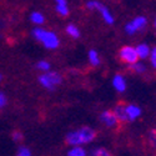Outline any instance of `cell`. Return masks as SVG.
I'll return each mask as SVG.
<instances>
[{"instance_id":"cell-10","label":"cell","mask_w":156,"mask_h":156,"mask_svg":"<svg viewBox=\"0 0 156 156\" xmlns=\"http://www.w3.org/2000/svg\"><path fill=\"white\" fill-rule=\"evenodd\" d=\"M116 115V118L120 122H126L129 121V118H127V112H126V105L124 102H119V105H116L115 109L112 110Z\"/></svg>"},{"instance_id":"cell-5","label":"cell","mask_w":156,"mask_h":156,"mask_svg":"<svg viewBox=\"0 0 156 156\" xmlns=\"http://www.w3.org/2000/svg\"><path fill=\"white\" fill-rule=\"evenodd\" d=\"M119 58L124 62H126L129 65H133L136 61H139V56H137V53H136V49L134 46H130V45L122 46L119 50Z\"/></svg>"},{"instance_id":"cell-26","label":"cell","mask_w":156,"mask_h":156,"mask_svg":"<svg viewBox=\"0 0 156 156\" xmlns=\"http://www.w3.org/2000/svg\"><path fill=\"white\" fill-rule=\"evenodd\" d=\"M2 80H3V75H2V74H0V81H2Z\"/></svg>"},{"instance_id":"cell-7","label":"cell","mask_w":156,"mask_h":156,"mask_svg":"<svg viewBox=\"0 0 156 156\" xmlns=\"http://www.w3.org/2000/svg\"><path fill=\"white\" fill-rule=\"evenodd\" d=\"M100 121L105 126H108V127H114V126L118 125V122H119L118 118H116V115H115V112L112 110L102 111L101 115H100Z\"/></svg>"},{"instance_id":"cell-4","label":"cell","mask_w":156,"mask_h":156,"mask_svg":"<svg viewBox=\"0 0 156 156\" xmlns=\"http://www.w3.org/2000/svg\"><path fill=\"white\" fill-rule=\"evenodd\" d=\"M147 25V19L145 16H136L131 21H129L125 25V33L127 35H134L137 31H141Z\"/></svg>"},{"instance_id":"cell-15","label":"cell","mask_w":156,"mask_h":156,"mask_svg":"<svg viewBox=\"0 0 156 156\" xmlns=\"http://www.w3.org/2000/svg\"><path fill=\"white\" fill-rule=\"evenodd\" d=\"M30 20H31V23H34V24L41 25V24H44L45 18H44V15L41 14V12L34 11V12H31V15H30Z\"/></svg>"},{"instance_id":"cell-25","label":"cell","mask_w":156,"mask_h":156,"mask_svg":"<svg viewBox=\"0 0 156 156\" xmlns=\"http://www.w3.org/2000/svg\"><path fill=\"white\" fill-rule=\"evenodd\" d=\"M154 27H155V29H156V16H155V20H154Z\"/></svg>"},{"instance_id":"cell-11","label":"cell","mask_w":156,"mask_h":156,"mask_svg":"<svg viewBox=\"0 0 156 156\" xmlns=\"http://www.w3.org/2000/svg\"><path fill=\"white\" fill-rule=\"evenodd\" d=\"M135 49H136V53H137L139 59H146V58L150 56V51H151V49H150V46H149L146 43H141V44H139Z\"/></svg>"},{"instance_id":"cell-8","label":"cell","mask_w":156,"mask_h":156,"mask_svg":"<svg viewBox=\"0 0 156 156\" xmlns=\"http://www.w3.org/2000/svg\"><path fill=\"white\" fill-rule=\"evenodd\" d=\"M126 112H127V118H129V121H135L137 118L141 116V108L135 105V104H127L126 105Z\"/></svg>"},{"instance_id":"cell-12","label":"cell","mask_w":156,"mask_h":156,"mask_svg":"<svg viewBox=\"0 0 156 156\" xmlns=\"http://www.w3.org/2000/svg\"><path fill=\"white\" fill-rule=\"evenodd\" d=\"M56 3V11L58 14L66 16L69 14V8H68V2L66 0H55Z\"/></svg>"},{"instance_id":"cell-19","label":"cell","mask_w":156,"mask_h":156,"mask_svg":"<svg viewBox=\"0 0 156 156\" xmlns=\"http://www.w3.org/2000/svg\"><path fill=\"white\" fill-rule=\"evenodd\" d=\"M147 139H149V142L152 147H156V127L155 129H151L150 131L147 133Z\"/></svg>"},{"instance_id":"cell-3","label":"cell","mask_w":156,"mask_h":156,"mask_svg":"<svg viewBox=\"0 0 156 156\" xmlns=\"http://www.w3.org/2000/svg\"><path fill=\"white\" fill-rule=\"evenodd\" d=\"M86 6L90 10L99 11L100 14H101V16H102V19H104V21H105L106 24H109V25H112L114 24L115 20H114V16H112V14L110 12V10L105 5H102L100 2H96V0H90V2L86 3Z\"/></svg>"},{"instance_id":"cell-21","label":"cell","mask_w":156,"mask_h":156,"mask_svg":"<svg viewBox=\"0 0 156 156\" xmlns=\"http://www.w3.org/2000/svg\"><path fill=\"white\" fill-rule=\"evenodd\" d=\"M150 62H151V66L154 69H156V46H154L150 51Z\"/></svg>"},{"instance_id":"cell-6","label":"cell","mask_w":156,"mask_h":156,"mask_svg":"<svg viewBox=\"0 0 156 156\" xmlns=\"http://www.w3.org/2000/svg\"><path fill=\"white\" fill-rule=\"evenodd\" d=\"M77 134L80 137V142L81 144H87V142H91L95 137H96V131L91 127L84 126L81 129L77 130Z\"/></svg>"},{"instance_id":"cell-22","label":"cell","mask_w":156,"mask_h":156,"mask_svg":"<svg viewBox=\"0 0 156 156\" xmlns=\"http://www.w3.org/2000/svg\"><path fill=\"white\" fill-rule=\"evenodd\" d=\"M16 156H31V151H30L28 147L21 146V147H19Z\"/></svg>"},{"instance_id":"cell-2","label":"cell","mask_w":156,"mask_h":156,"mask_svg":"<svg viewBox=\"0 0 156 156\" xmlns=\"http://www.w3.org/2000/svg\"><path fill=\"white\" fill-rule=\"evenodd\" d=\"M61 81H62L61 75L55 71H46V74L39 76V83L48 90H55L56 86L61 84Z\"/></svg>"},{"instance_id":"cell-14","label":"cell","mask_w":156,"mask_h":156,"mask_svg":"<svg viewBox=\"0 0 156 156\" xmlns=\"http://www.w3.org/2000/svg\"><path fill=\"white\" fill-rule=\"evenodd\" d=\"M89 61L93 66H99L100 65V56L96 50H90L89 51Z\"/></svg>"},{"instance_id":"cell-16","label":"cell","mask_w":156,"mask_h":156,"mask_svg":"<svg viewBox=\"0 0 156 156\" xmlns=\"http://www.w3.org/2000/svg\"><path fill=\"white\" fill-rule=\"evenodd\" d=\"M66 34L70 35V36L74 37V39L80 37V30L77 29L75 25H73V24H69L68 27H66Z\"/></svg>"},{"instance_id":"cell-23","label":"cell","mask_w":156,"mask_h":156,"mask_svg":"<svg viewBox=\"0 0 156 156\" xmlns=\"http://www.w3.org/2000/svg\"><path fill=\"white\" fill-rule=\"evenodd\" d=\"M11 137H12V140H14V141H21L23 140V134L20 133V131H14V133H12L11 134Z\"/></svg>"},{"instance_id":"cell-18","label":"cell","mask_w":156,"mask_h":156,"mask_svg":"<svg viewBox=\"0 0 156 156\" xmlns=\"http://www.w3.org/2000/svg\"><path fill=\"white\" fill-rule=\"evenodd\" d=\"M90 156H112V154L109 150L104 149V147H98L91 152Z\"/></svg>"},{"instance_id":"cell-13","label":"cell","mask_w":156,"mask_h":156,"mask_svg":"<svg viewBox=\"0 0 156 156\" xmlns=\"http://www.w3.org/2000/svg\"><path fill=\"white\" fill-rule=\"evenodd\" d=\"M130 69H131L135 74H144L146 71V65L141 61H136L135 64L130 65Z\"/></svg>"},{"instance_id":"cell-20","label":"cell","mask_w":156,"mask_h":156,"mask_svg":"<svg viewBox=\"0 0 156 156\" xmlns=\"http://www.w3.org/2000/svg\"><path fill=\"white\" fill-rule=\"evenodd\" d=\"M36 68L39 70H41V71H49L50 70V64L46 60H40V61H37Z\"/></svg>"},{"instance_id":"cell-9","label":"cell","mask_w":156,"mask_h":156,"mask_svg":"<svg viewBox=\"0 0 156 156\" xmlns=\"http://www.w3.org/2000/svg\"><path fill=\"white\" fill-rule=\"evenodd\" d=\"M112 86L118 93H124L126 90V80L121 74H116L112 77Z\"/></svg>"},{"instance_id":"cell-1","label":"cell","mask_w":156,"mask_h":156,"mask_svg":"<svg viewBox=\"0 0 156 156\" xmlns=\"http://www.w3.org/2000/svg\"><path fill=\"white\" fill-rule=\"evenodd\" d=\"M33 36L36 39L37 41L43 43V45L46 49H56L60 45V41L56 36V34H54L53 31H48L44 30L41 28H35L33 30Z\"/></svg>"},{"instance_id":"cell-24","label":"cell","mask_w":156,"mask_h":156,"mask_svg":"<svg viewBox=\"0 0 156 156\" xmlns=\"http://www.w3.org/2000/svg\"><path fill=\"white\" fill-rule=\"evenodd\" d=\"M6 105V96L4 93L0 91V108H3Z\"/></svg>"},{"instance_id":"cell-17","label":"cell","mask_w":156,"mask_h":156,"mask_svg":"<svg viewBox=\"0 0 156 156\" xmlns=\"http://www.w3.org/2000/svg\"><path fill=\"white\" fill-rule=\"evenodd\" d=\"M68 156H86V151L80 146H74L68 152Z\"/></svg>"}]
</instances>
